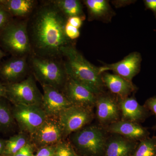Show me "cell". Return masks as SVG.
I'll use <instances>...</instances> for the list:
<instances>
[{"label":"cell","instance_id":"cell-11","mask_svg":"<svg viewBox=\"0 0 156 156\" xmlns=\"http://www.w3.org/2000/svg\"><path fill=\"white\" fill-rule=\"evenodd\" d=\"M43 98L41 107L48 117L58 118L62 111L73 105L64 93L47 85H41Z\"/></svg>","mask_w":156,"mask_h":156},{"label":"cell","instance_id":"cell-22","mask_svg":"<svg viewBox=\"0 0 156 156\" xmlns=\"http://www.w3.org/2000/svg\"><path fill=\"white\" fill-rule=\"evenodd\" d=\"M30 141V137L24 132L13 135L5 140L4 151L0 156H13Z\"/></svg>","mask_w":156,"mask_h":156},{"label":"cell","instance_id":"cell-33","mask_svg":"<svg viewBox=\"0 0 156 156\" xmlns=\"http://www.w3.org/2000/svg\"><path fill=\"white\" fill-rule=\"evenodd\" d=\"M0 98H7V89L5 85L0 83Z\"/></svg>","mask_w":156,"mask_h":156},{"label":"cell","instance_id":"cell-6","mask_svg":"<svg viewBox=\"0 0 156 156\" xmlns=\"http://www.w3.org/2000/svg\"><path fill=\"white\" fill-rule=\"evenodd\" d=\"M7 99L13 105L41 106L43 94L37 87L33 75L22 80L5 85Z\"/></svg>","mask_w":156,"mask_h":156},{"label":"cell","instance_id":"cell-8","mask_svg":"<svg viewBox=\"0 0 156 156\" xmlns=\"http://www.w3.org/2000/svg\"><path fill=\"white\" fill-rule=\"evenodd\" d=\"M90 108L72 105L60 113L58 119L64 138L80 130L91 122L92 115Z\"/></svg>","mask_w":156,"mask_h":156},{"label":"cell","instance_id":"cell-1","mask_svg":"<svg viewBox=\"0 0 156 156\" xmlns=\"http://www.w3.org/2000/svg\"><path fill=\"white\" fill-rule=\"evenodd\" d=\"M29 22L32 54L48 58L62 57L61 49L71 44L66 36L67 18L52 3L45 2L36 9Z\"/></svg>","mask_w":156,"mask_h":156},{"label":"cell","instance_id":"cell-28","mask_svg":"<svg viewBox=\"0 0 156 156\" xmlns=\"http://www.w3.org/2000/svg\"><path fill=\"white\" fill-rule=\"evenodd\" d=\"M11 16L3 7L0 6V32L10 22L9 19Z\"/></svg>","mask_w":156,"mask_h":156},{"label":"cell","instance_id":"cell-9","mask_svg":"<svg viewBox=\"0 0 156 156\" xmlns=\"http://www.w3.org/2000/svg\"><path fill=\"white\" fill-rule=\"evenodd\" d=\"M63 137V131L58 118L48 117L43 124L30 135V141L39 148L55 145Z\"/></svg>","mask_w":156,"mask_h":156},{"label":"cell","instance_id":"cell-5","mask_svg":"<svg viewBox=\"0 0 156 156\" xmlns=\"http://www.w3.org/2000/svg\"><path fill=\"white\" fill-rule=\"evenodd\" d=\"M70 136L71 144L80 154V156L103 155L107 141L100 128L95 126H88Z\"/></svg>","mask_w":156,"mask_h":156},{"label":"cell","instance_id":"cell-31","mask_svg":"<svg viewBox=\"0 0 156 156\" xmlns=\"http://www.w3.org/2000/svg\"><path fill=\"white\" fill-rule=\"evenodd\" d=\"M83 20L80 17H73L68 18L67 22L76 28L80 29L83 24Z\"/></svg>","mask_w":156,"mask_h":156},{"label":"cell","instance_id":"cell-29","mask_svg":"<svg viewBox=\"0 0 156 156\" xmlns=\"http://www.w3.org/2000/svg\"><path fill=\"white\" fill-rule=\"evenodd\" d=\"M55 145L44 147L38 149L35 156H53Z\"/></svg>","mask_w":156,"mask_h":156},{"label":"cell","instance_id":"cell-27","mask_svg":"<svg viewBox=\"0 0 156 156\" xmlns=\"http://www.w3.org/2000/svg\"><path fill=\"white\" fill-rule=\"evenodd\" d=\"M34 148L33 144L30 141L13 156H35Z\"/></svg>","mask_w":156,"mask_h":156},{"label":"cell","instance_id":"cell-12","mask_svg":"<svg viewBox=\"0 0 156 156\" xmlns=\"http://www.w3.org/2000/svg\"><path fill=\"white\" fill-rule=\"evenodd\" d=\"M62 92L73 105L90 108L97 100L94 93L68 76Z\"/></svg>","mask_w":156,"mask_h":156},{"label":"cell","instance_id":"cell-13","mask_svg":"<svg viewBox=\"0 0 156 156\" xmlns=\"http://www.w3.org/2000/svg\"><path fill=\"white\" fill-rule=\"evenodd\" d=\"M27 57H16L5 62L0 68V76L3 80L11 83L24 79L30 68Z\"/></svg>","mask_w":156,"mask_h":156},{"label":"cell","instance_id":"cell-24","mask_svg":"<svg viewBox=\"0 0 156 156\" xmlns=\"http://www.w3.org/2000/svg\"><path fill=\"white\" fill-rule=\"evenodd\" d=\"M132 156H156V136L140 140Z\"/></svg>","mask_w":156,"mask_h":156},{"label":"cell","instance_id":"cell-21","mask_svg":"<svg viewBox=\"0 0 156 156\" xmlns=\"http://www.w3.org/2000/svg\"><path fill=\"white\" fill-rule=\"evenodd\" d=\"M89 16L94 19H104L111 14V9L108 1L106 0H85Z\"/></svg>","mask_w":156,"mask_h":156},{"label":"cell","instance_id":"cell-16","mask_svg":"<svg viewBox=\"0 0 156 156\" xmlns=\"http://www.w3.org/2000/svg\"><path fill=\"white\" fill-rule=\"evenodd\" d=\"M104 85L114 94H116L121 98L128 97V95L136 90V87L126 79L117 75L107 72L101 74Z\"/></svg>","mask_w":156,"mask_h":156},{"label":"cell","instance_id":"cell-26","mask_svg":"<svg viewBox=\"0 0 156 156\" xmlns=\"http://www.w3.org/2000/svg\"><path fill=\"white\" fill-rule=\"evenodd\" d=\"M65 32L66 36L71 41L78 38L80 34L79 29L73 26L67 21L66 24Z\"/></svg>","mask_w":156,"mask_h":156},{"label":"cell","instance_id":"cell-25","mask_svg":"<svg viewBox=\"0 0 156 156\" xmlns=\"http://www.w3.org/2000/svg\"><path fill=\"white\" fill-rule=\"evenodd\" d=\"M53 156H79L71 143L62 140L55 145Z\"/></svg>","mask_w":156,"mask_h":156},{"label":"cell","instance_id":"cell-2","mask_svg":"<svg viewBox=\"0 0 156 156\" xmlns=\"http://www.w3.org/2000/svg\"><path fill=\"white\" fill-rule=\"evenodd\" d=\"M62 57L69 77L83 85L97 95L103 90L104 85L98 67L87 60L71 44L61 49Z\"/></svg>","mask_w":156,"mask_h":156},{"label":"cell","instance_id":"cell-23","mask_svg":"<svg viewBox=\"0 0 156 156\" xmlns=\"http://www.w3.org/2000/svg\"><path fill=\"white\" fill-rule=\"evenodd\" d=\"M5 98H0V131L9 132L16 124L13 116L12 106Z\"/></svg>","mask_w":156,"mask_h":156},{"label":"cell","instance_id":"cell-35","mask_svg":"<svg viewBox=\"0 0 156 156\" xmlns=\"http://www.w3.org/2000/svg\"><path fill=\"white\" fill-rule=\"evenodd\" d=\"M4 56V53H3L2 50L0 49V59H1Z\"/></svg>","mask_w":156,"mask_h":156},{"label":"cell","instance_id":"cell-18","mask_svg":"<svg viewBox=\"0 0 156 156\" xmlns=\"http://www.w3.org/2000/svg\"><path fill=\"white\" fill-rule=\"evenodd\" d=\"M131 140L115 136L107 141L103 156H132L137 146Z\"/></svg>","mask_w":156,"mask_h":156},{"label":"cell","instance_id":"cell-17","mask_svg":"<svg viewBox=\"0 0 156 156\" xmlns=\"http://www.w3.org/2000/svg\"><path fill=\"white\" fill-rule=\"evenodd\" d=\"M96 114L100 122H112L118 119L119 108L114 100L110 96L103 95L97 98Z\"/></svg>","mask_w":156,"mask_h":156},{"label":"cell","instance_id":"cell-15","mask_svg":"<svg viewBox=\"0 0 156 156\" xmlns=\"http://www.w3.org/2000/svg\"><path fill=\"white\" fill-rule=\"evenodd\" d=\"M119 109L124 121L136 123L145 119L148 115V109L139 104L133 97L121 98Z\"/></svg>","mask_w":156,"mask_h":156},{"label":"cell","instance_id":"cell-4","mask_svg":"<svg viewBox=\"0 0 156 156\" xmlns=\"http://www.w3.org/2000/svg\"><path fill=\"white\" fill-rule=\"evenodd\" d=\"M27 26V20L10 22L1 31L3 45L16 57L28 56L32 53Z\"/></svg>","mask_w":156,"mask_h":156},{"label":"cell","instance_id":"cell-34","mask_svg":"<svg viewBox=\"0 0 156 156\" xmlns=\"http://www.w3.org/2000/svg\"><path fill=\"white\" fill-rule=\"evenodd\" d=\"M5 140L3 139H0V155L2 153L5 146Z\"/></svg>","mask_w":156,"mask_h":156},{"label":"cell","instance_id":"cell-32","mask_svg":"<svg viewBox=\"0 0 156 156\" xmlns=\"http://www.w3.org/2000/svg\"><path fill=\"white\" fill-rule=\"evenodd\" d=\"M144 3L146 9L152 11L156 19V0H144Z\"/></svg>","mask_w":156,"mask_h":156},{"label":"cell","instance_id":"cell-10","mask_svg":"<svg viewBox=\"0 0 156 156\" xmlns=\"http://www.w3.org/2000/svg\"><path fill=\"white\" fill-rule=\"evenodd\" d=\"M142 61V56L139 52H132L121 61L112 64L104 65L98 67L99 73L112 71L115 74L131 82L139 73Z\"/></svg>","mask_w":156,"mask_h":156},{"label":"cell","instance_id":"cell-3","mask_svg":"<svg viewBox=\"0 0 156 156\" xmlns=\"http://www.w3.org/2000/svg\"><path fill=\"white\" fill-rule=\"evenodd\" d=\"M28 63L34 77L41 85L54 87L62 92L68 77L62 60L31 53Z\"/></svg>","mask_w":156,"mask_h":156},{"label":"cell","instance_id":"cell-30","mask_svg":"<svg viewBox=\"0 0 156 156\" xmlns=\"http://www.w3.org/2000/svg\"><path fill=\"white\" fill-rule=\"evenodd\" d=\"M144 106L148 110H150L155 115L156 117V96H154L148 98L146 101ZM154 128L156 129V124Z\"/></svg>","mask_w":156,"mask_h":156},{"label":"cell","instance_id":"cell-20","mask_svg":"<svg viewBox=\"0 0 156 156\" xmlns=\"http://www.w3.org/2000/svg\"><path fill=\"white\" fill-rule=\"evenodd\" d=\"M51 2L67 19L73 17H80L83 20L85 19L86 16L80 1L78 0H53Z\"/></svg>","mask_w":156,"mask_h":156},{"label":"cell","instance_id":"cell-14","mask_svg":"<svg viewBox=\"0 0 156 156\" xmlns=\"http://www.w3.org/2000/svg\"><path fill=\"white\" fill-rule=\"evenodd\" d=\"M109 131L131 140H141L148 137L149 134L146 128L137 123L124 120L113 123L109 126Z\"/></svg>","mask_w":156,"mask_h":156},{"label":"cell","instance_id":"cell-7","mask_svg":"<svg viewBox=\"0 0 156 156\" xmlns=\"http://www.w3.org/2000/svg\"><path fill=\"white\" fill-rule=\"evenodd\" d=\"M13 116L21 132L31 134L47 119L44 110L39 105H13Z\"/></svg>","mask_w":156,"mask_h":156},{"label":"cell","instance_id":"cell-19","mask_svg":"<svg viewBox=\"0 0 156 156\" xmlns=\"http://www.w3.org/2000/svg\"><path fill=\"white\" fill-rule=\"evenodd\" d=\"M34 0H0V6L11 16L25 17L30 15L36 9Z\"/></svg>","mask_w":156,"mask_h":156},{"label":"cell","instance_id":"cell-36","mask_svg":"<svg viewBox=\"0 0 156 156\" xmlns=\"http://www.w3.org/2000/svg\"><path fill=\"white\" fill-rule=\"evenodd\" d=\"M79 156H80V155H79Z\"/></svg>","mask_w":156,"mask_h":156}]
</instances>
